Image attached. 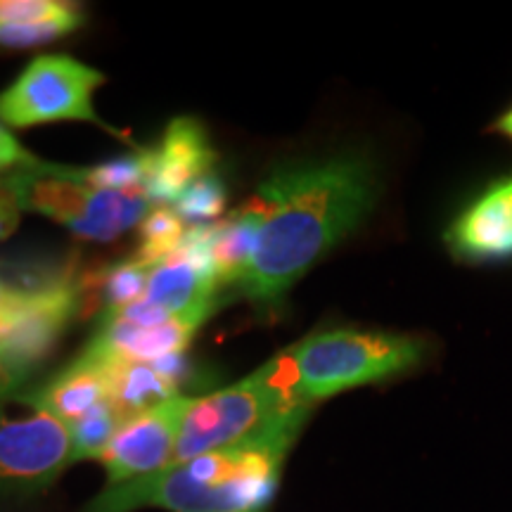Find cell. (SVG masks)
<instances>
[{"label": "cell", "instance_id": "cell-15", "mask_svg": "<svg viewBox=\"0 0 512 512\" xmlns=\"http://www.w3.org/2000/svg\"><path fill=\"white\" fill-rule=\"evenodd\" d=\"M155 209L145 192H121V190H95L86 214L72 223L69 230L86 240H114L128 228L140 226L145 216Z\"/></svg>", "mask_w": 512, "mask_h": 512}, {"label": "cell", "instance_id": "cell-6", "mask_svg": "<svg viewBox=\"0 0 512 512\" xmlns=\"http://www.w3.org/2000/svg\"><path fill=\"white\" fill-rule=\"evenodd\" d=\"M297 406L275 387L264 368L219 392L192 396L178 434L174 463L240 444Z\"/></svg>", "mask_w": 512, "mask_h": 512}, {"label": "cell", "instance_id": "cell-5", "mask_svg": "<svg viewBox=\"0 0 512 512\" xmlns=\"http://www.w3.org/2000/svg\"><path fill=\"white\" fill-rule=\"evenodd\" d=\"M105 81V74L72 55H38L0 91V121L10 131L55 121H86L126 140V133L105 124L93 107V95Z\"/></svg>", "mask_w": 512, "mask_h": 512}, {"label": "cell", "instance_id": "cell-26", "mask_svg": "<svg viewBox=\"0 0 512 512\" xmlns=\"http://www.w3.org/2000/svg\"><path fill=\"white\" fill-rule=\"evenodd\" d=\"M8 204H17V200L12 195L8 176H0V207H8Z\"/></svg>", "mask_w": 512, "mask_h": 512}, {"label": "cell", "instance_id": "cell-24", "mask_svg": "<svg viewBox=\"0 0 512 512\" xmlns=\"http://www.w3.org/2000/svg\"><path fill=\"white\" fill-rule=\"evenodd\" d=\"M19 209L17 204H8V207H0V240H5L12 235V230L17 228L19 223Z\"/></svg>", "mask_w": 512, "mask_h": 512}, {"label": "cell", "instance_id": "cell-25", "mask_svg": "<svg viewBox=\"0 0 512 512\" xmlns=\"http://www.w3.org/2000/svg\"><path fill=\"white\" fill-rule=\"evenodd\" d=\"M491 128H494V133H501V136L512 140V107L503 114V117H498L496 124Z\"/></svg>", "mask_w": 512, "mask_h": 512}, {"label": "cell", "instance_id": "cell-23", "mask_svg": "<svg viewBox=\"0 0 512 512\" xmlns=\"http://www.w3.org/2000/svg\"><path fill=\"white\" fill-rule=\"evenodd\" d=\"M34 373L36 370H31L27 366H22V363L0 354V406H3L12 394L22 392V389L27 387L29 377Z\"/></svg>", "mask_w": 512, "mask_h": 512}, {"label": "cell", "instance_id": "cell-7", "mask_svg": "<svg viewBox=\"0 0 512 512\" xmlns=\"http://www.w3.org/2000/svg\"><path fill=\"white\" fill-rule=\"evenodd\" d=\"M192 396H176L128 418L119 427L98 463L105 467L107 486L155 475L174 463L185 411Z\"/></svg>", "mask_w": 512, "mask_h": 512}, {"label": "cell", "instance_id": "cell-19", "mask_svg": "<svg viewBox=\"0 0 512 512\" xmlns=\"http://www.w3.org/2000/svg\"><path fill=\"white\" fill-rule=\"evenodd\" d=\"M226 202V183H223L216 174H207L197 178L195 183L183 190V195L178 197V202L174 204V211L185 223H192V226H209L211 221L221 219Z\"/></svg>", "mask_w": 512, "mask_h": 512}, {"label": "cell", "instance_id": "cell-18", "mask_svg": "<svg viewBox=\"0 0 512 512\" xmlns=\"http://www.w3.org/2000/svg\"><path fill=\"white\" fill-rule=\"evenodd\" d=\"M150 166L152 150L143 147L136 155H124L83 169V183L93 190L145 192L147 178H150Z\"/></svg>", "mask_w": 512, "mask_h": 512}, {"label": "cell", "instance_id": "cell-4", "mask_svg": "<svg viewBox=\"0 0 512 512\" xmlns=\"http://www.w3.org/2000/svg\"><path fill=\"white\" fill-rule=\"evenodd\" d=\"M74 463L72 427L50 413L31 387L0 406V498L48 491Z\"/></svg>", "mask_w": 512, "mask_h": 512}, {"label": "cell", "instance_id": "cell-13", "mask_svg": "<svg viewBox=\"0 0 512 512\" xmlns=\"http://www.w3.org/2000/svg\"><path fill=\"white\" fill-rule=\"evenodd\" d=\"M86 12L67 0H0V48L29 50L79 31Z\"/></svg>", "mask_w": 512, "mask_h": 512}, {"label": "cell", "instance_id": "cell-3", "mask_svg": "<svg viewBox=\"0 0 512 512\" xmlns=\"http://www.w3.org/2000/svg\"><path fill=\"white\" fill-rule=\"evenodd\" d=\"M425 356L422 337L335 328L299 339L261 368L292 403L316 408L330 396L411 373Z\"/></svg>", "mask_w": 512, "mask_h": 512}, {"label": "cell", "instance_id": "cell-11", "mask_svg": "<svg viewBox=\"0 0 512 512\" xmlns=\"http://www.w3.org/2000/svg\"><path fill=\"white\" fill-rule=\"evenodd\" d=\"M216 309L181 313L159 325H133L117 313L102 311L98 332L88 349L119 363H152L157 358L183 354L195 332Z\"/></svg>", "mask_w": 512, "mask_h": 512}, {"label": "cell", "instance_id": "cell-17", "mask_svg": "<svg viewBox=\"0 0 512 512\" xmlns=\"http://www.w3.org/2000/svg\"><path fill=\"white\" fill-rule=\"evenodd\" d=\"M185 233H188L185 221L174 209L155 207L140 223L138 249L131 259L152 271L157 264H162L164 259H169L171 254L181 249Z\"/></svg>", "mask_w": 512, "mask_h": 512}, {"label": "cell", "instance_id": "cell-8", "mask_svg": "<svg viewBox=\"0 0 512 512\" xmlns=\"http://www.w3.org/2000/svg\"><path fill=\"white\" fill-rule=\"evenodd\" d=\"M444 242L465 264L512 261V174L472 197L448 223Z\"/></svg>", "mask_w": 512, "mask_h": 512}, {"label": "cell", "instance_id": "cell-9", "mask_svg": "<svg viewBox=\"0 0 512 512\" xmlns=\"http://www.w3.org/2000/svg\"><path fill=\"white\" fill-rule=\"evenodd\" d=\"M12 292V290H10ZM15 294V323L0 339V354L31 370L46 358L67 325L81 311L79 283L34 294Z\"/></svg>", "mask_w": 512, "mask_h": 512}, {"label": "cell", "instance_id": "cell-14", "mask_svg": "<svg viewBox=\"0 0 512 512\" xmlns=\"http://www.w3.org/2000/svg\"><path fill=\"white\" fill-rule=\"evenodd\" d=\"M256 233H259V214L252 204L230 214L211 228V266L221 287L242 283L252 264Z\"/></svg>", "mask_w": 512, "mask_h": 512}, {"label": "cell", "instance_id": "cell-22", "mask_svg": "<svg viewBox=\"0 0 512 512\" xmlns=\"http://www.w3.org/2000/svg\"><path fill=\"white\" fill-rule=\"evenodd\" d=\"M48 162H43L41 157L31 155L19 140L12 136L8 126L0 121V174H15V171H27V169H43Z\"/></svg>", "mask_w": 512, "mask_h": 512}, {"label": "cell", "instance_id": "cell-2", "mask_svg": "<svg viewBox=\"0 0 512 512\" xmlns=\"http://www.w3.org/2000/svg\"><path fill=\"white\" fill-rule=\"evenodd\" d=\"M311 411L297 406L240 444L105 486L83 512H266Z\"/></svg>", "mask_w": 512, "mask_h": 512}, {"label": "cell", "instance_id": "cell-16", "mask_svg": "<svg viewBox=\"0 0 512 512\" xmlns=\"http://www.w3.org/2000/svg\"><path fill=\"white\" fill-rule=\"evenodd\" d=\"M178 389L181 387L159 373L152 363H117L112 403L121 418L128 420L159 403L183 396Z\"/></svg>", "mask_w": 512, "mask_h": 512}, {"label": "cell", "instance_id": "cell-10", "mask_svg": "<svg viewBox=\"0 0 512 512\" xmlns=\"http://www.w3.org/2000/svg\"><path fill=\"white\" fill-rule=\"evenodd\" d=\"M216 155L202 121L176 117L166 126L162 143L152 150L145 195L155 207H174L183 190L197 178L211 174Z\"/></svg>", "mask_w": 512, "mask_h": 512}, {"label": "cell", "instance_id": "cell-12", "mask_svg": "<svg viewBox=\"0 0 512 512\" xmlns=\"http://www.w3.org/2000/svg\"><path fill=\"white\" fill-rule=\"evenodd\" d=\"M117 363L86 347L69 366L41 387H31V392L50 413L72 427L83 415L112 401Z\"/></svg>", "mask_w": 512, "mask_h": 512}, {"label": "cell", "instance_id": "cell-1", "mask_svg": "<svg viewBox=\"0 0 512 512\" xmlns=\"http://www.w3.org/2000/svg\"><path fill=\"white\" fill-rule=\"evenodd\" d=\"M377 197V166L361 152L275 164L249 200L259 233L238 285L242 297L256 311H278L287 292L368 219Z\"/></svg>", "mask_w": 512, "mask_h": 512}, {"label": "cell", "instance_id": "cell-21", "mask_svg": "<svg viewBox=\"0 0 512 512\" xmlns=\"http://www.w3.org/2000/svg\"><path fill=\"white\" fill-rule=\"evenodd\" d=\"M124 418L121 413L114 408V403H105V406L95 408L88 415H83L79 422L72 425V434H74V460H98L102 456L110 441L114 439V434L121 425H124Z\"/></svg>", "mask_w": 512, "mask_h": 512}, {"label": "cell", "instance_id": "cell-20", "mask_svg": "<svg viewBox=\"0 0 512 512\" xmlns=\"http://www.w3.org/2000/svg\"><path fill=\"white\" fill-rule=\"evenodd\" d=\"M150 268L136 264L133 259H124L119 264L107 266L100 273V304L105 311L124 309L145 299Z\"/></svg>", "mask_w": 512, "mask_h": 512}]
</instances>
